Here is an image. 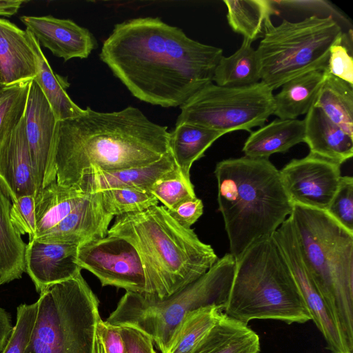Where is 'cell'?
<instances>
[{
	"label": "cell",
	"instance_id": "obj_36",
	"mask_svg": "<svg viewBox=\"0 0 353 353\" xmlns=\"http://www.w3.org/2000/svg\"><path fill=\"white\" fill-rule=\"evenodd\" d=\"M37 314V302L19 305L17 321L10 338L1 353H26L32 335Z\"/></svg>",
	"mask_w": 353,
	"mask_h": 353
},
{
	"label": "cell",
	"instance_id": "obj_17",
	"mask_svg": "<svg viewBox=\"0 0 353 353\" xmlns=\"http://www.w3.org/2000/svg\"><path fill=\"white\" fill-rule=\"evenodd\" d=\"M113 217L104 209L101 192L88 193L62 221L35 239L79 245L107 236Z\"/></svg>",
	"mask_w": 353,
	"mask_h": 353
},
{
	"label": "cell",
	"instance_id": "obj_28",
	"mask_svg": "<svg viewBox=\"0 0 353 353\" xmlns=\"http://www.w3.org/2000/svg\"><path fill=\"white\" fill-rule=\"evenodd\" d=\"M11 203L0 188V284L19 279L25 272L26 244L10 220Z\"/></svg>",
	"mask_w": 353,
	"mask_h": 353
},
{
	"label": "cell",
	"instance_id": "obj_8",
	"mask_svg": "<svg viewBox=\"0 0 353 353\" xmlns=\"http://www.w3.org/2000/svg\"><path fill=\"white\" fill-rule=\"evenodd\" d=\"M26 353H94L99 301L81 273L39 294Z\"/></svg>",
	"mask_w": 353,
	"mask_h": 353
},
{
	"label": "cell",
	"instance_id": "obj_31",
	"mask_svg": "<svg viewBox=\"0 0 353 353\" xmlns=\"http://www.w3.org/2000/svg\"><path fill=\"white\" fill-rule=\"evenodd\" d=\"M314 105L353 137V85L327 73Z\"/></svg>",
	"mask_w": 353,
	"mask_h": 353
},
{
	"label": "cell",
	"instance_id": "obj_30",
	"mask_svg": "<svg viewBox=\"0 0 353 353\" xmlns=\"http://www.w3.org/2000/svg\"><path fill=\"white\" fill-rule=\"evenodd\" d=\"M222 87H243L261 81L259 61L252 42L243 39L240 48L229 57H221L212 77Z\"/></svg>",
	"mask_w": 353,
	"mask_h": 353
},
{
	"label": "cell",
	"instance_id": "obj_20",
	"mask_svg": "<svg viewBox=\"0 0 353 353\" xmlns=\"http://www.w3.org/2000/svg\"><path fill=\"white\" fill-rule=\"evenodd\" d=\"M37 75L36 59L23 30L0 18V77L2 87L32 81Z\"/></svg>",
	"mask_w": 353,
	"mask_h": 353
},
{
	"label": "cell",
	"instance_id": "obj_10",
	"mask_svg": "<svg viewBox=\"0 0 353 353\" xmlns=\"http://www.w3.org/2000/svg\"><path fill=\"white\" fill-rule=\"evenodd\" d=\"M176 125L190 123L224 134L252 132L274 113L273 91L261 81L243 87H222L210 83L181 106Z\"/></svg>",
	"mask_w": 353,
	"mask_h": 353
},
{
	"label": "cell",
	"instance_id": "obj_18",
	"mask_svg": "<svg viewBox=\"0 0 353 353\" xmlns=\"http://www.w3.org/2000/svg\"><path fill=\"white\" fill-rule=\"evenodd\" d=\"M0 188L12 201L36 196L39 188L25 130L24 116L0 145Z\"/></svg>",
	"mask_w": 353,
	"mask_h": 353
},
{
	"label": "cell",
	"instance_id": "obj_6",
	"mask_svg": "<svg viewBox=\"0 0 353 353\" xmlns=\"http://www.w3.org/2000/svg\"><path fill=\"white\" fill-rule=\"evenodd\" d=\"M290 218L313 281L353 350V232L325 210L294 204Z\"/></svg>",
	"mask_w": 353,
	"mask_h": 353
},
{
	"label": "cell",
	"instance_id": "obj_5",
	"mask_svg": "<svg viewBox=\"0 0 353 353\" xmlns=\"http://www.w3.org/2000/svg\"><path fill=\"white\" fill-rule=\"evenodd\" d=\"M223 312L243 323L272 319L288 324L312 320L299 289L272 236L250 246L235 259Z\"/></svg>",
	"mask_w": 353,
	"mask_h": 353
},
{
	"label": "cell",
	"instance_id": "obj_32",
	"mask_svg": "<svg viewBox=\"0 0 353 353\" xmlns=\"http://www.w3.org/2000/svg\"><path fill=\"white\" fill-rule=\"evenodd\" d=\"M223 313L216 305L202 307L188 313L172 336L165 353H192Z\"/></svg>",
	"mask_w": 353,
	"mask_h": 353
},
{
	"label": "cell",
	"instance_id": "obj_11",
	"mask_svg": "<svg viewBox=\"0 0 353 353\" xmlns=\"http://www.w3.org/2000/svg\"><path fill=\"white\" fill-rule=\"evenodd\" d=\"M77 262L93 274L101 285L145 294L144 269L135 248L120 236L107 235L78 246Z\"/></svg>",
	"mask_w": 353,
	"mask_h": 353
},
{
	"label": "cell",
	"instance_id": "obj_24",
	"mask_svg": "<svg viewBox=\"0 0 353 353\" xmlns=\"http://www.w3.org/2000/svg\"><path fill=\"white\" fill-rule=\"evenodd\" d=\"M327 70L312 71L294 77L274 95L273 114L280 119H296L314 105L327 75Z\"/></svg>",
	"mask_w": 353,
	"mask_h": 353
},
{
	"label": "cell",
	"instance_id": "obj_40",
	"mask_svg": "<svg viewBox=\"0 0 353 353\" xmlns=\"http://www.w3.org/2000/svg\"><path fill=\"white\" fill-rule=\"evenodd\" d=\"M168 214L181 225L190 229L203 212L202 201L193 198L184 201L172 209H167Z\"/></svg>",
	"mask_w": 353,
	"mask_h": 353
},
{
	"label": "cell",
	"instance_id": "obj_38",
	"mask_svg": "<svg viewBox=\"0 0 353 353\" xmlns=\"http://www.w3.org/2000/svg\"><path fill=\"white\" fill-rule=\"evenodd\" d=\"M10 216L14 228L20 235L28 234L29 241L34 238L37 232L34 196H23L12 201Z\"/></svg>",
	"mask_w": 353,
	"mask_h": 353
},
{
	"label": "cell",
	"instance_id": "obj_3",
	"mask_svg": "<svg viewBox=\"0 0 353 353\" xmlns=\"http://www.w3.org/2000/svg\"><path fill=\"white\" fill-rule=\"evenodd\" d=\"M107 235L123 238L135 248L145 275L143 294L160 299L199 279L219 259L210 245L178 223L163 205L117 216Z\"/></svg>",
	"mask_w": 353,
	"mask_h": 353
},
{
	"label": "cell",
	"instance_id": "obj_26",
	"mask_svg": "<svg viewBox=\"0 0 353 353\" xmlns=\"http://www.w3.org/2000/svg\"><path fill=\"white\" fill-rule=\"evenodd\" d=\"M223 133L201 125L182 123L169 132L168 145L174 161L184 178L190 180L193 163L204 156L205 152Z\"/></svg>",
	"mask_w": 353,
	"mask_h": 353
},
{
	"label": "cell",
	"instance_id": "obj_16",
	"mask_svg": "<svg viewBox=\"0 0 353 353\" xmlns=\"http://www.w3.org/2000/svg\"><path fill=\"white\" fill-rule=\"evenodd\" d=\"M20 19L40 46L65 61L73 58L85 59L97 46L94 37L87 28L70 19L51 15H23Z\"/></svg>",
	"mask_w": 353,
	"mask_h": 353
},
{
	"label": "cell",
	"instance_id": "obj_7",
	"mask_svg": "<svg viewBox=\"0 0 353 353\" xmlns=\"http://www.w3.org/2000/svg\"><path fill=\"white\" fill-rule=\"evenodd\" d=\"M235 259L225 254L199 279L163 299L126 292L105 321L129 325L144 332L165 353L176 330L191 311L208 305L222 310L229 296Z\"/></svg>",
	"mask_w": 353,
	"mask_h": 353
},
{
	"label": "cell",
	"instance_id": "obj_14",
	"mask_svg": "<svg viewBox=\"0 0 353 353\" xmlns=\"http://www.w3.org/2000/svg\"><path fill=\"white\" fill-rule=\"evenodd\" d=\"M24 121L32 163L40 192L57 181L54 145L57 120L40 88L33 80L29 88Z\"/></svg>",
	"mask_w": 353,
	"mask_h": 353
},
{
	"label": "cell",
	"instance_id": "obj_39",
	"mask_svg": "<svg viewBox=\"0 0 353 353\" xmlns=\"http://www.w3.org/2000/svg\"><path fill=\"white\" fill-rule=\"evenodd\" d=\"M327 70L329 74L353 85V58L342 43L330 48Z\"/></svg>",
	"mask_w": 353,
	"mask_h": 353
},
{
	"label": "cell",
	"instance_id": "obj_23",
	"mask_svg": "<svg viewBox=\"0 0 353 353\" xmlns=\"http://www.w3.org/2000/svg\"><path fill=\"white\" fill-rule=\"evenodd\" d=\"M259 335L223 313L192 353H259Z\"/></svg>",
	"mask_w": 353,
	"mask_h": 353
},
{
	"label": "cell",
	"instance_id": "obj_37",
	"mask_svg": "<svg viewBox=\"0 0 353 353\" xmlns=\"http://www.w3.org/2000/svg\"><path fill=\"white\" fill-rule=\"evenodd\" d=\"M326 212L339 224L353 232V178L341 176L337 190Z\"/></svg>",
	"mask_w": 353,
	"mask_h": 353
},
{
	"label": "cell",
	"instance_id": "obj_44",
	"mask_svg": "<svg viewBox=\"0 0 353 353\" xmlns=\"http://www.w3.org/2000/svg\"><path fill=\"white\" fill-rule=\"evenodd\" d=\"M26 2L23 0L0 1V16L11 17L15 14Z\"/></svg>",
	"mask_w": 353,
	"mask_h": 353
},
{
	"label": "cell",
	"instance_id": "obj_29",
	"mask_svg": "<svg viewBox=\"0 0 353 353\" xmlns=\"http://www.w3.org/2000/svg\"><path fill=\"white\" fill-rule=\"evenodd\" d=\"M232 30L252 43L264 36L271 17L278 14L269 0H224Z\"/></svg>",
	"mask_w": 353,
	"mask_h": 353
},
{
	"label": "cell",
	"instance_id": "obj_42",
	"mask_svg": "<svg viewBox=\"0 0 353 353\" xmlns=\"http://www.w3.org/2000/svg\"><path fill=\"white\" fill-rule=\"evenodd\" d=\"M106 353H128L119 326L101 320L98 324Z\"/></svg>",
	"mask_w": 353,
	"mask_h": 353
},
{
	"label": "cell",
	"instance_id": "obj_2",
	"mask_svg": "<svg viewBox=\"0 0 353 353\" xmlns=\"http://www.w3.org/2000/svg\"><path fill=\"white\" fill-rule=\"evenodd\" d=\"M84 114L57 121L54 160L57 182L73 187L85 174L138 168L169 151L166 126L150 121L139 108Z\"/></svg>",
	"mask_w": 353,
	"mask_h": 353
},
{
	"label": "cell",
	"instance_id": "obj_21",
	"mask_svg": "<svg viewBox=\"0 0 353 353\" xmlns=\"http://www.w3.org/2000/svg\"><path fill=\"white\" fill-rule=\"evenodd\" d=\"M304 143L310 153L342 165L353 156V137L314 105L305 114Z\"/></svg>",
	"mask_w": 353,
	"mask_h": 353
},
{
	"label": "cell",
	"instance_id": "obj_33",
	"mask_svg": "<svg viewBox=\"0 0 353 353\" xmlns=\"http://www.w3.org/2000/svg\"><path fill=\"white\" fill-rule=\"evenodd\" d=\"M32 81L0 88V145L24 116Z\"/></svg>",
	"mask_w": 353,
	"mask_h": 353
},
{
	"label": "cell",
	"instance_id": "obj_15",
	"mask_svg": "<svg viewBox=\"0 0 353 353\" xmlns=\"http://www.w3.org/2000/svg\"><path fill=\"white\" fill-rule=\"evenodd\" d=\"M78 246L38 239L29 241L25 252V272L38 293L81 273L77 262Z\"/></svg>",
	"mask_w": 353,
	"mask_h": 353
},
{
	"label": "cell",
	"instance_id": "obj_1",
	"mask_svg": "<svg viewBox=\"0 0 353 353\" xmlns=\"http://www.w3.org/2000/svg\"><path fill=\"white\" fill-rule=\"evenodd\" d=\"M222 56L221 48L152 17L116 24L99 54L134 97L164 108L181 106L212 83Z\"/></svg>",
	"mask_w": 353,
	"mask_h": 353
},
{
	"label": "cell",
	"instance_id": "obj_19",
	"mask_svg": "<svg viewBox=\"0 0 353 353\" xmlns=\"http://www.w3.org/2000/svg\"><path fill=\"white\" fill-rule=\"evenodd\" d=\"M177 168L169 150L159 160L148 165L86 173L73 187L86 194L128 188L150 192L155 182Z\"/></svg>",
	"mask_w": 353,
	"mask_h": 353
},
{
	"label": "cell",
	"instance_id": "obj_35",
	"mask_svg": "<svg viewBox=\"0 0 353 353\" xmlns=\"http://www.w3.org/2000/svg\"><path fill=\"white\" fill-rule=\"evenodd\" d=\"M150 192L166 209H172L184 201L196 197L192 181H187L179 168L155 182Z\"/></svg>",
	"mask_w": 353,
	"mask_h": 353
},
{
	"label": "cell",
	"instance_id": "obj_4",
	"mask_svg": "<svg viewBox=\"0 0 353 353\" xmlns=\"http://www.w3.org/2000/svg\"><path fill=\"white\" fill-rule=\"evenodd\" d=\"M214 175L230 253L236 259L256 241L272 236L293 205L269 159H224L216 163Z\"/></svg>",
	"mask_w": 353,
	"mask_h": 353
},
{
	"label": "cell",
	"instance_id": "obj_9",
	"mask_svg": "<svg viewBox=\"0 0 353 353\" xmlns=\"http://www.w3.org/2000/svg\"><path fill=\"white\" fill-rule=\"evenodd\" d=\"M344 37L331 16L283 19L276 26L270 22L256 49L261 81L273 91L301 74L327 70L330 48Z\"/></svg>",
	"mask_w": 353,
	"mask_h": 353
},
{
	"label": "cell",
	"instance_id": "obj_47",
	"mask_svg": "<svg viewBox=\"0 0 353 353\" xmlns=\"http://www.w3.org/2000/svg\"><path fill=\"white\" fill-rule=\"evenodd\" d=\"M0 285H1V284H0Z\"/></svg>",
	"mask_w": 353,
	"mask_h": 353
},
{
	"label": "cell",
	"instance_id": "obj_12",
	"mask_svg": "<svg viewBox=\"0 0 353 353\" xmlns=\"http://www.w3.org/2000/svg\"><path fill=\"white\" fill-rule=\"evenodd\" d=\"M299 289L312 320L331 353H353L339 324L318 290L307 268L290 217L272 235Z\"/></svg>",
	"mask_w": 353,
	"mask_h": 353
},
{
	"label": "cell",
	"instance_id": "obj_43",
	"mask_svg": "<svg viewBox=\"0 0 353 353\" xmlns=\"http://www.w3.org/2000/svg\"><path fill=\"white\" fill-rule=\"evenodd\" d=\"M12 329L13 325L9 313L0 307V352L5 347Z\"/></svg>",
	"mask_w": 353,
	"mask_h": 353
},
{
	"label": "cell",
	"instance_id": "obj_46",
	"mask_svg": "<svg viewBox=\"0 0 353 353\" xmlns=\"http://www.w3.org/2000/svg\"><path fill=\"white\" fill-rule=\"evenodd\" d=\"M2 88L1 83V77H0V88Z\"/></svg>",
	"mask_w": 353,
	"mask_h": 353
},
{
	"label": "cell",
	"instance_id": "obj_13",
	"mask_svg": "<svg viewBox=\"0 0 353 353\" xmlns=\"http://www.w3.org/2000/svg\"><path fill=\"white\" fill-rule=\"evenodd\" d=\"M279 172L292 205L325 211L341 177V165L311 153L291 160Z\"/></svg>",
	"mask_w": 353,
	"mask_h": 353
},
{
	"label": "cell",
	"instance_id": "obj_25",
	"mask_svg": "<svg viewBox=\"0 0 353 353\" xmlns=\"http://www.w3.org/2000/svg\"><path fill=\"white\" fill-rule=\"evenodd\" d=\"M36 59L37 75L33 79L46 98L57 121L77 117L85 110L78 106L68 96L65 88L69 84L54 74L34 35L26 30Z\"/></svg>",
	"mask_w": 353,
	"mask_h": 353
},
{
	"label": "cell",
	"instance_id": "obj_34",
	"mask_svg": "<svg viewBox=\"0 0 353 353\" xmlns=\"http://www.w3.org/2000/svg\"><path fill=\"white\" fill-rule=\"evenodd\" d=\"M100 192L104 209L113 216L142 212L159 203L150 192L137 188L112 189Z\"/></svg>",
	"mask_w": 353,
	"mask_h": 353
},
{
	"label": "cell",
	"instance_id": "obj_22",
	"mask_svg": "<svg viewBox=\"0 0 353 353\" xmlns=\"http://www.w3.org/2000/svg\"><path fill=\"white\" fill-rule=\"evenodd\" d=\"M304 135L303 120L276 119L250 132L242 150L248 157L269 159L273 154L286 152L304 142Z\"/></svg>",
	"mask_w": 353,
	"mask_h": 353
},
{
	"label": "cell",
	"instance_id": "obj_45",
	"mask_svg": "<svg viewBox=\"0 0 353 353\" xmlns=\"http://www.w3.org/2000/svg\"><path fill=\"white\" fill-rule=\"evenodd\" d=\"M94 353H106L101 336V333L98 325L97 327Z\"/></svg>",
	"mask_w": 353,
	"mask_h": 353
},
{
	"label": "cell",
	"instance_id": "obj_27",
	"mask_svg": "<svg viewBox=\"0 0 353 353\" xmlns=\"http://www.w3.org/2000/svg\"><path fill=\"white\" fill-rule=\"evenodd\" d=\"M85 194L74 187L61 185L57 181L41 190L35 196L37 232L33 239L57 225Z\"/></svg>",
	"mask_w": 353,
	"mask_h": 353
},
{
	"label": "cell",
	"instance_id": "obj_41",
	"mask_svg": "<svg viewBox=\"0 0 353 353\" xmlns=\"http://www.w3.org/2000/svg\"><path fill=\"white\" fill-rule=\"evenodd\" d=\"M128 353H156L148 335L129 325H118Z\"/></svg>",
	"mask_w": 353,
	"mask_h": 353
}]
</instances>
